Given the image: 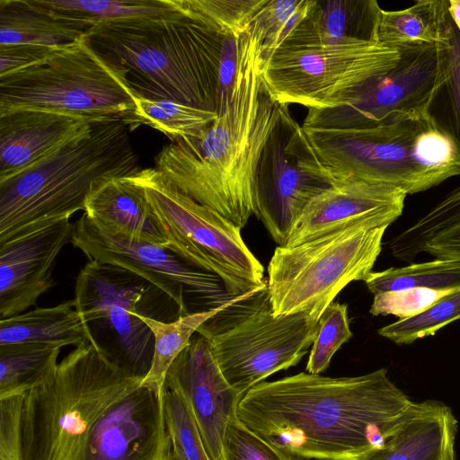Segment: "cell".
<instances>
[{
	"mask_svg": "<svg viewBox=\"0 0 460 460\" xmlns=\"http://www.w3.org/2000/svg\"><path fill=\"white\" fill-rule=\"evenodd\" d=\"M412 403L385 368L345 377L301 372L253 386L236 416L271 445L304 459L364 460L385 447Z\"/></svg>",
	"mask_w": 460,
	"mask_h": 460,
	"instance_id": "cell-1",
	"label": "cell"
},
{
	"mask_svg": "<svg viewBox=\"0 0 460 460\" xmlns=\"http://www.w3.org/2000/svg\"><path fill=\"white\" fill-rule=\"evenodd\" d=\"M281 110L262 78L260 41L249 26L242 35L230 102L199 134L164 146L155 168L183 193L243 228L256 210L259 165Z\"/></svg>",
	"mask_w": 460,
	"mask_h": 460,
	"instance_id": "cell-2",
	"label": "cell"
},
{
	"mask_svg": "<svg viewBox=\"0 0 460 460\" xmlns=\"http://www.w3.org/2000/svg\"><path fill=\"white\" fill-rule=\"evenodd\" d=\"M286 149L330 184L384 183L408 195L460 175L454 142L428 115L365 129H306L296 122Z\"/></svg>",
	"mask_w": 460,
	"mask_h": 460,
	"instance_id": "cell-3",
	"label": "cell"
},
{
	"mask_svg": "<svg viewBox=\"0 0 460 460\" xmlns=\"http://www.w3.org/2000/svg\"><path fill=\"white\" fill-rule=\"evenodd\" d=\"M188 7L190 13L172 19L100 23L84 39L126 71L137 94L217 112L226 35Z\"/></svg>",
	"mask_w": 460,
	"mask_h": 460,
	"instance_id": "cell-4",
	"label": "cell"
},
{
	"mask_svg": "<svg viewBox=\"0 0 460 460\" xmlns=\"http://www.w3.org/2000/svg\"><path fill=\"white\" fill-rule=\"evenodd\" d=\"M140 170L122 119H96L86 135L0 181V244L84 211L100 182Z\"/></svg>",
	"mask_w": 460,
	"mask_h": 460,
	"instance_id": "cell-5",
	"label": "cell"
},
{
	"mask_svg": "<svg viewBox=\"0 0 460 460\" xmlns=\"http://www.w3.org/2000/svg\"><path fill=\"white\" fill-rule=\"evenodd\" d=\"M142 381L93 343L75 348L23 394V460H75L100 417Z\"/></svg>",
	"mask_w": 460,
	"mask_h": 460,
	"instance_id": "cell-6",
	"label": "cell"
},
{
	"mask_svg": "<svg viewBox=\"0 0 460 460\" xmlns=\"http://www.w3.org/2000/svg\"><path fill=\"white\" fill-rule=\"evenodd\" d=\"M137 93L127 73L83 38L32 66L0 77V116L33 109L72 116L122 118Z\"/></svg>",
	"mask_w": 460,
	"mask_h": 460,
	"instance_id": "cell-7",
	"label": "cell"
},
{
	"mask_svg": "<svg viewBox=\"0 0 460 460\" xmlns=\"http://www.w3.org/2000/svg\"><path fill=\"white\" fill-rule=\"evenodd\" d=\"M388 226L360 223L294 246H277L267 270L273 314L304 313L318 322L348 284L365 282L373 272Z\"/></svg>",
	"mask_w": 460,
	"mask_h": 460,
	"instance_id": "cell-8",
	"label": "cell"
},
{
	"mask_svg": "<svg viewBox=\"0 0 460 460\" xmlns=\"http://www.w3.org/2000/svg\"><path fill=\"white\" fill-rule=\"evenodd\" d=\"M131 177L142 189L169 251L220 278L234 296L267 287L264 268L245 244L241 227L183 193L155 168Z\"/></svg>",
	"mask_w": 460,
	"mask_h": 460,
	"instance_id": "cell-9",
	"label": "cell"
},
{
	"mask_svg": "<svg viewBox=\"0 0 460 460\" xmlns=\"http://www.w3.org/2000/svg\"><path fill=\"white\" fill-rule=\"evenodd\" d=\"M318 322L304 313L274 315L267 287L246 293L197 332L209 341L229 385L242 396L308 352Z\"/></svg>",
	"mask_w": 460,
	"mask_h": 460,
	"instance_id": "cell-10",
	"label": "cell"
},
{
	"mask_svg": "<svg viewBox=\"0 0 460 460\" xmlns=\"http://www.w3.org/2000/svg\"><path fill=\"white\" fill-rule=\"evenodd\" d=\"M73 300L89 342L144 379L151 368L155 339L138 314L162 321V301L172 300L137 274L96 261H89L79 271Z\"/></svg>",
	"mask_w": 460,
	"mask_h": 460,
	"instance_id": "cell-11",
	"label": "cell"
},
{
	"mask_svg": "<svg viewBox=\"0 0 460 460\" xmlns=\"http://www.w3.org/2000/svg\"><path fill=\"white\" fill-rule=\"evenodd\" d=\"M399 58L397 49L377 42L282 43L261 67V75L279 104L329 109L350 103Z\"/></svg>",
	"mask_w": 460,
	"mask_h": 460,
	"instance_id": "cell-12",
	"label": "cell"
},
{
	"mask_svg": "<svg viewBox=\"0 0 460 460\" xmlns=\"http://www.w3.org/2000/svg\"><path fill=\"white\" fill-rule=\"evenodd\" d=\"M71 243L89 259L126 269L167 295L181 316L226 305L234 296L217 276L197 269L166 248L103 230L85 213L74 224Z\"/></svg>",
	"mask_w": 460,
	"mask_h": 460,
	"instance_id": "cell-13",
	"label": "cell"
},
{
	"mask_svg": "<svg viewBox=\"0 0 460 460\" xmlns=\"http://www.w3.org/2000/svg\"><path fill=\"white\" fill-rule=\"evenodd\" d=\"M396 66L376 78L348 105L311 109L301 124L306 129H365L427 115L440 76L437 45L399 50Z\"/></svg>",
	"mask_w": 460,
	"mask_h": 460,
	"instance_id": "cell-14",
	"label": "cell"
},
{
	"mask_svg": "<svg viewBox=\"0 0 460 460\" xmlns=\"http://www.w3.org/2000/svg\"><path fill=\"white\" fill-rule=\"evenodd\" d=\"M172 450L163 391L140 385L100 417L75 460H166Z\"/></svg>",
	"mask_w": 460,
	"mask_h": 460,
	"instance_id": "cell-15",
	"label": "cell"
},
{
	"mask_svg": "<svg viewBox=\"0 0 460 460\" xmlns=\"http://www.w3.org/2000/svg\"><path fill=\"white\" fill-rule=\"evenodd\" d=\"M288 104L261 155L254 215L278 246H283L306 206L332 185L301 167L286 149L296 121Z\"/></svg>",
	"mask_w": 460,
	"mask_h": 460,
	"instance_id": "cell-16",
	"label": "cell"
},
{
	"mask_svg": "<svg viewBox=\"0 0 460 460\" xmlns=\"http://www.w3.org/2000/svg\"><path fill=\"white\" fill-rule=\"evenodd\" d=\"M164 385L187 402L212 460H222L229 420L236 416L242 395L225 378L208 340L196 332L170 367Z\"/></svg>",
	"mask_w": 460,
	"mask_h": 460,
	"instance_id": "cell-17",
	"label": "cell"
},
{
	"mask_svg": "<svg viewBox=\"0 0 460 460\" xmlns=\"http://www.w3.org/2000/svg\"><path fill=\"white\" fill-rule=\"evenodd\" d=\"M331 185L306 206L283 246H294L360 223L390 226L402 214L407 194L397 187L361 181Z\"/></svg>",
	"mask_w": 460,
	"mask_h": 460,
	"instance_id": "cell-18",
	"label": "cell"
},
{
	"mask_svg": "<svg viewBox=\"0 0 460 460\" xmlns=\"http://www.w3.org/2000/svg\"><path fill=\"white\" fill-rule=\"evenodd\" d=\"M73 233L64 219L0 244V320L23 313L55 285L56 259Z\"/></svg>",
	"mask_w": 460,
	"mask_h": 460,
	"instance_id": "cell-19",
	"label": "cell"
},
{
	"mask_svg": "<svg viewBox=\"0 0 460 460\" xmlns=\"http://www.w3.org/2000/svg\"><path fill=\"white\" fill-rule=\"evenodd\" d=\"M96 119L33 109L0 116V181L86 135Z\"/></svg>",
	"mask_w": 460,
	"mask_h": 460,
	"instance_id": "cell-20",
	"label": "cell"
},
{
	"mask_svg": "<svg viewBox=\"0 0 460 460\" xmlns=\"http://www.w3.org/2000/svg\"><path fill=\"white\" fill-rule=\"evenodd\" d=\"M457 420L445 403H412L407 417L385 447L364 460H456Z\"/></svg>",
	"mask_w": 460,
	"mask_h": 460,
	"instance_id": "cell-21",
	"label": "cell"
},
{
	"mask_svg": "<svg viewBox=\"0 0 460 460\" xmlns=\"http://www.w3.org/2000/svg\"><path fill=\"white\" fill-rule=\"evenodd\" d=\"M381 12L376 0H310L306 14L282 43L377 42Z\"/></svg>",
	"mask_w": 460,
	"mask_h": 460,
	"instance_id": "cell-22",
	"label": "cell"
},
{
	"mask_svg": "<svg viewBox=\"0 0 460 460\" xmlns=\"http://www.w3.org/2000/svg\"><path fill=\"white\" fill-rule=\"evenodd\" d=\"M84 213L105 231L167 249L144 192L131 176L100 182L87 197Z\"/></svg>",
	"mask_w": 460,
	"mask_h": 460,
	"instance_id": "cell-23",
	"label": "cell"
},
{
	"mask_svg": "<svg viewBox=\"0 0 460 460\" xmlns=\"http://www.w3.org/2000/svg\"><path fill=\"white\" fill-rule=\"evenodd\" d=\"M89 29L50 14L33 0H0V47L61 48L81 40Z\"/></svg>",
	"mask_w": 460,
	"mask_h": 460,
	"instance_id": "cell-24",
	"label": "cell"
},
{
	"mask_svg": "<svg viewBox=\"0 0 460 460\" xmlns=\"http://www.w3.org/2000/svg\"><path fill=\"white\" fill-rule=\"evenodd\" d=\"M88 342L74 300L52 307H37L0 321V345L47 343L77 348Z\"/></svg>",
	"mask_w": 460,
	"mask_h": 460,
	"instance_id": "cell-25",
	"label": "cell"
},
{
	"mask_svg": "<svg viewBox=\"0 0 460 460\" xmlns=\"http://www.w3.org/2000/svg\"><path fill=\"white\" fill-rule=\"evenodd\" d=\"M50 14L89 28L106 22L172 19L190 13L186 0H33Z\"/></svg>",
	"mask_w": 460,
	"mask_h": 460,
	"instance_id": "cell-26",
	"label": "cell"
},
{
	"mask_svg": "<svg viewBox=\"0 0 460 460\" xmlns=\"http://www.w3.org/2000/svg\"><path fill=\"white\" fill-rule=\"evenodd\" d=\"M437 46L440 76L426 113L450 137L460 155V31L449 12Z\"/></svg>",
	"mask_w": 460,
	"mask_h": 460,
	"instance_id": "cell-27",
	"label": "cell"
},
{
	"mask_svg": "<svg viewBox=\"0 0 460 460\" xmlns=\"http://www.w3.org/2000/svg\"><path fill=\"white\" fill-rule=\"evenodd\" d=\"M447 13L448 0H418L402 10H382L377 42L398 51L437 45Z\"/></svg>",
	"mask_w": 460,
	"mask_h": 460,
	"instance_id": "cell-28",
	"label": "cell"
},
{
	"mask_svg": "<svg viewBox=\"0 0 460 460\" xmlns=\"http://www.w3.org/2000/svg\"><path fill=\"white\" fill-rule=\"evenodd\" d=\"M242 296H235L219 307L181 316L172 322L159 321L138 314L139 318L149 327L155 339L151 368L141 385L163 391L170 367L189 345L192 336L205 323L237 301Z\"/></svg>",
	"mask_w": 460,
	"mask_h": 460,
	"instance_id": "cell-29",
	"label": "cell"
},
{
	"mask_svg": "<svg viewBox=\"0 0 460 460\" xmlns=\"http://www.w3.org/2000/svg\"><path fill=\"white\" fill-rule=\"evenodd\" d=\"M60 349L47 343L0 345V399L23 394L53 374Z\"/></svg>",
	"mask_w": 460,
	"mask_h": 460,
	"instance_id": "cell-30",
	"label": "cell"
},
{
	"mask_svg": "<svg viewBox=\"0 0 460 460\" xmlns=\"http://www.w3.org/2000/svg\"><path fill=\"white\" fill-rule=\"evenodd\" d=\"M217 117L215 111L173 100L149 99L137 94L134 109L121 119L130 130L146 125L162 132L172 142L199 134Z\"/></svg>",
	"mask_w": 460,
	"mask_h": 460,
	"instance_id": "cell-31",
	"label": "cell"
},
{
	"mask_svg": "<svg viewBox=\"0 0 460 460\" xmlns=\"http://www.w3.org/2000/svg\"><path fill=\"white\" fill-rule=\"evenodd\" d=\"M365 283L373 295L415 288L430 289L460 288V260L436 259L373 271Z\"/></svg>",
	"mask_w": 460,
	"mask_h": 460,
	"instance_id": "cell-32",
	"label": "cell"
},
{
	"mask_svg": "<svg viewBox=\"0 0 460 460\" xmlns=\"http://www.w3.org/2000/svg\"><path fill=\"white\" fill-rule=\"evenodd\" d=\"M460 222V184L447 193L426 214L389 242L392 254L412 262L435 234Z\"/></svg>",
	"mask_w": 460,
	"mask_h": 460,
	"instance_id": "cell-33",
	"label": "cell"
},
{
	"mask_svg": "<svg viewBox=\"0 0 460 460\" xmlns=\"http://www.w3.org/2000/svg\"><path fill=\"white\" fill-rule=\"evenodd\" d=\"M310 0H269L250 27L260 41L261 67L303 20Z\"/></svg>",
	"mask_w": 460,
	"mask_h": 460,
	"instance_id": "cell-34",
	"label": "cell"
},
{
	"mask_svg": "<svg viewBox=\"0 0 460 460\" xmlns=\"http://www.w3.org/2000/svg\"><path fill=\"white\" fill-rule=\"evenodd\" d=\"M460 319V289L442 298L426 311L399 319L377 330V333L397 345L434 335L447 324Z\"/></svg>",
	"mask_w": 460,
	"mask_h": 460,
	"instance_id": "cell-35",
	"label": "cell"
},
{
	"mask_svg": "<svg viewBox=\"0 0 460 460\" xmlns=\"http://www.w3.org/2000/svg\"><path fill=\"white\" fill-rule=\"evenodd\" d=\"M164 404L172 450L182 460H212L196 420L182 395L164 385Z\"/></svg>",
	"mask_w": 460,
	"mask_h": 460,
	"instance_id": "cell-36",
	"label": "cell"
},
{
	"mask_svg": "<svg viewBox=\"0 0 460 460\" xmlns=\"http://www.w3.org/2000/svg\"><path fill=\"white\" fill-rule=\"evenodd\" d=\"M318 326L305 367L307 373L315 375L328 368L336 351L353 335L347 305L332 302L321 315Z\"/></svg>",
	"mask_w": 460,
	"mask_h": 460,
	"instance_id": "cell-37",
	"label": "cell"
},
{
	"mask_svg": "<svg viewBox=\"0 0 460 460\" xmlns=\"http://www.w3.org/2000/svg\"><path fill=\"white\" fill-rule=\"evenodd\" d=\"M268 1L187 0V4L199 18L227 35L245 31Z\"/></svg>",
	"mask_w": 460,
	"mask_h": 460,
	"instance_id": "cell-38",
	"label": "cell"
},
{
	"mask_svg": "<svg viewBox=\"0 0 460 460\" xmlns=\"http://www.w3.org/2000/svg\"><path fill=\"white\" fill-rule=\"evenodd\" d=\"M222 460H305L281 450L245 427L234 416L226 429Z\"/></svg>",
	"mask_w": 460,
	"mask_h": 460,
	"instance_id": "cell-39",
	"label": "cell"
},
{
	"mask_svg": "<svg viewBox=\"0 0 460 460\" xmlns=\"http://www.w3.org/2000/svg\"><path fill=\"white\" fill-rule=\"evenodd\" d=\"M460 289H430L415 288L396 291H386L374 295L370 314L376 315H394L405 319L417 315L434 304Z\"/></svg>",
	"mask_w": 460,
	"mask_h": 460,
	"instance_id": "cell-40",
	"label": "cell"
},
{
	"mask_svg": "<svg viewBox=\"0 0 460 460\" xmlns=\"http://www.w3.org/2000/svg\"><path fill=\"white\" fill-rule=\"evenodd\" d=\"M243 32L227 34L222 42L217 72V115L226 107L235 88Z\"/></svg>",
	"mask_w": 460,
	"mask_h": 460,
	"instance_id": "cell-41",
	"label": "cell"
},
{
	"mask_svg": "<svg viewBox=\"0 0 460 460\" xmlns=\"http://www.w3.org/2000/svg\"><path fill=\"white\" fill-rule=\"evenodd\" d=\"M23 394L0 399V460H23L20 435Z\"/></svg>",
	"mask_w": 460,
	"mask_h": 460,
	"instance_id": "cell-42",
	"label": "cell"
},
{
	"mask_svg": "<svg viewBox=\"0 0 460 460\" xmlns=\"http://www.w3.org/2000/svg\"><path fill=\"white\" fill-rule=\"evenodd\" d=\"M58 49L37 45L0 47V77L32 66Z\"/></svg>",
	"mask_w": 460,
	"mask_h": 460,
	"instance_id": "cell-43",
	"label": "cell"
},
{
	"mask_svg": "<svg viewBox=\"0 0 460 460\" xmlns=\"http://www.w3.org/2000/svg\"><path fill=\"white\" fill-rule=\"evenodd\" d=\"M436 259L460 260V222L431 237L421 248Z\"/></svg>",
	"mask_w": 460,
	"mask_h": 460,
	"instance_id": "cell-44",
	"label": "cell"
},
{
	"mask_svg": "<svg viewBox=\"0 0 460 460\" xmlns=\"http://www.w3.org/2000/svg\"><path fill=\"white\" fill-rule=\"evenodd\" d=\"M448 12L460 31V0H448Z\"/></svg>",
	"mask_w": 460,
	"mask_h": 460,
	"instance_id": "cell-45",
	"label": "cell"
},
{
	"mask_svg": "<svg viewBox=\"0 0 460 460\" xmlns=\"http://www.w3.org/2000/svg\"><path fill=\"white\" fill-rule=\"evenodd\" d=\"M166 460H182V458L178 456L173 450L170 452Z\"/></svg>",
	"mask_w": 460,
	"mask_h": 460,
	"instance_id": "cell-46",
	"label": "cell"
}]
</instances>
